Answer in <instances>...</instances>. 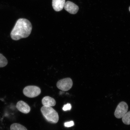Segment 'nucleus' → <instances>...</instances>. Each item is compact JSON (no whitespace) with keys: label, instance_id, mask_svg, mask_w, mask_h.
<instances>
[{"label":"nucleus","instance_id":"4","mask_svg":"<svg viewBox=\"0 0 130 130\" xmlns=\"http://www.w3.org/2000/svg\"><path fill=\"white\" fill-rule=\"evenodd\" d=\"M72 81L70 78L61 79L58 81L57 84L58 88L64 91L70 90L72 88Z\"/></svg>","mask_w":130,"mask_h":130},{"label":"nucleus","instance_id":"5","mask_svg":"<svg viewBox=\"0 0 130 130\" xmlns=\"http://www.w3.org/2000/svg\"><path fill=\"white\" fill-rule=\"evenodd\" d=\"M128 107L127 104L124 102H122L119 104L115 112V117L118 119L123 117L127 112Z\"/></svg>","mask_w":130,"mask_h":130},{"label":"nucleus","instance_id":"13","mask_svg":"<svg viewBox=\"0 0 130 130\" xmlns=\"http://www.w3.org/2000/svg\"><path fill=\"white\" fill-rule=\"evenodd\" d=\"M72 106L70 104L68 103L66 105H64L63 108V110L64 111L70 110L71 109Z\"/></svg>","mask_w":130,"mask_h":130},{"label":"nucleus","instance_id":"1","mask_svg":"<svg viewBox=\"0 0 130 130\" xmlns=\"http://www.w3.org/2000/svg\"><path fill=\"white\" fill-rule=\"evenodd\" d=\"M31 23L25 19H20L16 22L10 34L13 40H18L26 38L30 35L32 30Z\"/></svg>","mask_w":130,"mask_h":130},{"label":"nucleus","instance_id":"8","mask_svg":"<svg viewBox=\"0 0 130 130\" xmlns=\"http://www.w3.org/2000/svg\"><path fill=\"white\" fill-rule=\"evenodd\" d=\"M66 0H53L52 6L53 9L56 12H59L64 8Z\"/></svg>","mask_w":130,"mask_h":130},{"label":"nucleus","instance_id":"14","mask_svg":"<svg viewBox=\"0 0 130 130\" xmlns=\"http://www.w3.org/2000/svg\"><path fill=\"white\" fill-rule=\"evenodd\" d=\"M74 125V121H71L70 122H67L64 123V126L66 127H71Z\"/></svg>","mask_w":130,"mask_h":130},{"label":"nucleus","instance_id":"3","mask_svg":"<svg viewBox=\"0 0 130 130\" xmlns=\"http://www.w3.org/2000/svg\"><path fill=\"white\" fill-rule=\"evenodd\" d=\"M41 92L39 87L35 86H29L24 88L23 90L24 95L30 98L36 97Z\"/></svg>","mask_w":130,"mask_h":130},{"label":"nucleus","instance_id":"9","mask_svg":"<svg viewBox=\"0 0 130 130\" xmlns=\"http://www.w3.org/2000/svg\"><path fill=\"white\" fill-rule=\"evenodd\" d=\"M42 103L43 106L51 107L55 106L56 105V102L54 99L52 98L46 96L42 99Z\"/></svg>","mask_w":130,"mask_h":130},{"label":"nucleus","instance_id":"11","mask_svg":"<svg viewBox=\"0 0 130 130\" xmlns=\"http://www.w3.org/2000/svg\"><path fill=\"white\" fill-rule=\"evenodd\" d=\"M122 121L126 125L130 124V111L127 112L122 118Z\"/></svg>","mask_w":130,"mask_h":130},{"label":"nucleus","instance_id":"2","mask_svg":"<svg viewBox=\"0 0 130 130\" xmlns=\"http://www.w3.org/2000/svg\"><path fill=\"white\" fill-rule=\"evenodd\" d=\"M41 111L47 121L52 123H56L59 120L57 112L51 107L43 106L41 108Z\"/></svg>","mask_w":130,"mask_h":130},{"label":"nucleus","instance_id":"15","mask_svg":"<svg viewBox=\"0 0 130 130\" xmlns=\"http://www.w3.org/2000/svg\"><path fill=\"white\" fill-rule=\"evenodd\" d=\"M129 11L130 12V7L129 8Z\"/></svg>","mask_w":130,"mask_h":130},{"label":"nucleus","instance_id":"12","mask_svg":"<svg viewBox=\"0 0 130 130\" xmlns=\"http://www.w3.org/2000/svg\"><path fill=\"white\" fill-rule=\"evenodd\" d=\"M7 64V59L2 54L0 53V68L4 67Z\"/></svg>","mask_w":130,"mask_h":130},{"label":"nucleus","instance_id":"6","mask_svg":"<svg viewBox=\"0 0 130 130\" xmlns=\"http://www.w3.org/2000/svg\"><path fill=\"white\" fill-rule=\"evenodd\" d=\"M64 8L66 11L72 14L77 13L79 9L77 5L70 1H68L65 3Z\"/></svg>","mask_w":130,"mask_h":130},{"label":"nucleus","instance_id":"10","mask_svg":"<svg viewBox=\"0 0 130 130\" xmlns=\"http://www.w3.org/2000/svg\"><path fill=\"white\" fill-rule=\"evenodd\" d=\"M10 130H27V128L22 125L15 123L11 125Z\"/></svg>","mask_w":130,"mask_h":130},{"label":"nucleus","instance_id":"7","mask_svg":"<svg viewBox=\"0 0 130 130\" xmlns=\"http://www.w3.org/2000/svg\"><path fill=\"white\" fill-rule=\"evenodd\" d=\"M16 108L19 111L25 114L28 113L30 110V108L29 106L22 101H20L17 102Z\"/></svg>","mask_w":130,"mask_h":130}]
</instances>
